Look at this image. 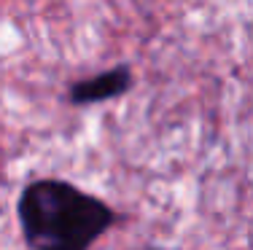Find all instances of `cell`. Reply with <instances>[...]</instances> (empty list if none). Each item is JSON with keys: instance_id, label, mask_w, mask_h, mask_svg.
<instances>
[{"instance_id": "6da1fadb", "label": "cell", "mask_w": 253, "mask_h": 250, "mask_svg": "<svg viewBox=\"0 0 253 250\" xmlns=\"http://www.w3.org/2000/svg\"><path fill=\"white\" fill-rule=\"evenodd\" d=\"M16 213L30 250H89L116 221L102 199L57 178L30 183Z\"/></svg>"}, {"instance_id": "3957f363", "label": "cell", "mask_w": 253, "mask_h": 250, "mask_svg": "<svg viewBox=\"0 0 253 250\" xmlns=\"http://www.w3.org/2000/svg\"><path fill=\"white\" fill-rule=\"evenodd\" d=\"M143 250H154V248H143Z\"/></svg>"}, {"instance_id": "7a4b0ae2", "label": "cell", "mask_w": 253, "mask_h": 250, "mask_svg": "<svg viewBox=\"0 0 253 250\" xmlns=\"http://www.w3.org/2000/svg\"><path fill=\"white\" fill-rule=\"evenodd\" d=\"M132 70L126 65L108 70V73H97L86 81H78L70 86V103L73 105H92V103H102V100L119 97V94L129 92L132 89Z\"/></svg>"}]
</instances>
